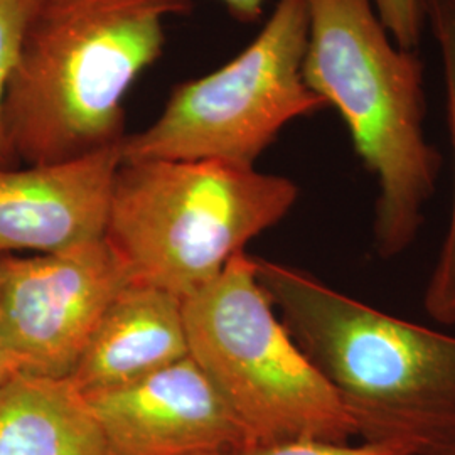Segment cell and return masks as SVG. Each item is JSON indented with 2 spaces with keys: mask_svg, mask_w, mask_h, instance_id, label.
I'll list each match as a JSON object with an SVG mask.
<instances>
[{
  "mask_svg": "<svg viewBox=\"0 0 455 455\" xmlns=\"http://www.w3.org/2000/svg\"><path fill=\"white\" fill-rule=\"evenodd\" d=\"M191 0H41L7 86L17 161L66 163L125 139L124 100L156 63L165 20Z\"/></svg>",
  "mask_w": 455,
  "mask_h": 455,
  "instance_id": "1",
  "label": "cell"
},
{
  "mask_svg": "<svg viewBox=\"0 0 455 455\" xmlns=\"http://www.w3.org/2000/svg\"><path fill=\"white\" fill-rule=\"evenodd\" d=\"M282 323L339 395L358 437L427 454L455 435V336L255 259Z\"/></svg>",
  "mask_w": 455,
  "mask_h": 455,
  "instance_id": "2",
  "label": "cell"
},
{
  "mask_svg": "<svg viewBox=\"0 0 455 455\" xmlns=\"http://www.w3.org/2000/svg\"><path fill=\"white\" fill-rule=\"evenodd\" d=\"M304 80L334 107L378 188L374 244L403 253L419 236L435 193L440 154L425 137L423 61L398 46L371 0H307Z\"/></svg>",
  "mask_w": 455,
  "mask_h": 455,
  "instance_id": "3",
  "label": "cell"
},
{
  "mask_svg": "<svg viewBox=\"0 0 455 455\" xmlns=\"http://www.w3.org/2000/svg\"><path fill=\"white\" fill-rule=\"evenodd\" d=\"M299 186L255 167L216 161L122 163L107 242L133 282L188 299L244 246L280 223Z\"/></svg>",
  "mask_w": 455,
  "mask_h": 455,
  "instance_id": "4",
  "label": "cell"
},
{
  "mask_svg": "<svg viewBox=\"0 0 455 455\" xmlns=\"http://www.w3.org/2000/svg\"><path fill=\"white\" fill-rule=\"evenodd\" d=\"M182 304L189 356L225 396L251 443L358 437L351 411L278 319L253 257L236 255Z\"/></svg>",
  "mask_w": 455,
  "mask_h": 455,
  "instance_id": "5",
  "label": "cell"
},
{
  "mask_svg": "<svg viewBox=\"0 0 455 455\" xmlns=\"http://www.w3.org/2000/svg\"><path fill=\"white\" fill-rule=\"evenodd\" d=\"M307 0H278L257 37L229 63L180 83L144 131L125 135L122 163L216 161L255 167L291 122L327 108L304 80Z\"/></svg>",
  "mask_w": 455,
  "mask_h": 455,
  "instance_id": "6",
  "label": "cell"
},
{
  "mask_svg": "<svg viewBox=\"0 0 455 455\" xmlns=\"http://www.w3.org/2000/svg\"><path fill=\"white\" fill-rule=\"evenodd\" d=\"M133 282L105 240L0 257V329L16 374L66 379L115 297Z\"/></svg>",
  "mask_w": 455,
  "mask_h": 455,
  "instance_id": "7",
  "label": "cell"
},
{
  "mask_svg": "<svg viewBox=\"0 0 455 455\" xmlns=\"http://www.w3.org/2000/svg\"><path fill=\"white\" fill-rule=\"evenodd\" d=\"M115 455L233 454L251 439L191 356L83 395Z\"/></svg>",
  "mask_w": 455,
  "mask_h": 455,
  "instance_id": "8",
  "label": "cell"
},
{
  "mask_svg": "<svg viewBox=\"0 0 455 455\" xmlns=\"http://www.w3.org/2000/svg\"><path fill=\"white\" fill-rule=\"evenodd\" d=\"M120 144L66 163L0 167V257L105 240Z\"/></svg>",
  "mask_w": 455,
  "mask_h": 455,
  "instance_id": "9",
  "label": "cell"
},
{
  "mask_svg": "<svg viewBox=\"0 0 455 455\" xmlns=\"http://www.w3.org/2000/svg\"><path fill=\"white\" fill-rule=\"evenodd\" d=\"M188 356L182 299L132 282L101 315L68 379L84 395L140 379Z\"/></svg>",
  "mask_w": 455,
  "mask_h": 455,
  "instance_id": "10",
  "label": "cell"
},
{
  "mask_svg": "<svg viewBox=\"0 0 455 455\" xmlns=\"http://www.w3.org/2000/svg\"><path fill=\"white\" fill-rule=\"evenodd\" d=\"M0 455H115L82 391L12 374L0 387Z\"/></svg>",
  "mask_w": 455,
  "mask_h": 455,
  "instance_id": "11",
  "label": "cell"
},
{
  "mask_svg": "<svg viewBox=\"0 0 455 455\" xmlns=\"http://www.w3.org/2000/svg\"><path fill=\"white\" fill-rule=\"evenodd\" d=\"M423 26L439 46L454 152V191L445 238L425 291V309L440 324H455V0H419Z\"/></svg>",
  "mask_w": 455,
  "mask_h": 455,
  "instance_id": "12",
  "label": "cell"
},
{
  "mask_svg": "<svg viewBox=\"0 0 455 455\" xmlns=\"http://www.w3.org/2000/svg\"><path fill=\"white\" fill-rule=\"evenodd\" d=\"M39 2L41 0H0V167H16V154L5 129L4 105L26 28Z\"/></svg>",
  "mask_w": 455,
  "mask_h": 455,
  "instance_id": "13",
  "label": "cell"
},
{
  "mask_svg": "<svg viewBox=\"0 0 455 455\" xmlns=\"http://www.w3.org/2000/svg\"><path fill=\"white\" fill-rule=\"evenodd\" d=\"M229 455H415L407 447L381 442L349 443L317 439H291L251 443Z\"/></svg>",
  "mask_w": 455,
  "mask_h": 455,
  "instance_id": "14",
  "label": "cell"
},
{
  "mask_svg": "<svg viewBox=\"0 0 455 455\" xmlns=\"http://www.w3.org/2000/svg\"><path fill=\"white\" fill-rule=\"evenodd\" d=\"M374 11L402 48L417 49L423 33V17L419 0H371Z\"/></svg>",
  "mask_w": 455,
  "mask_h": 455,
  "instance_id": "15",
  "label": "cell"
},
{
  "mask_svg": "<svg viewBox=\"0 0 455 455\" xmlns=\"http://www.w3.org/2000/svg\"><path fill=\"white\" fill-rule=\"evenodd\" d=\"M228 7V11L243 20V22H253L261 16L265 0H220Z\"/></svg>",
  "mask_w": 455,
  "mask_h": 455,
  "instance_id": "16",
  "label": "cell"
},
{
  "mask_svg": "<svg viewBox=\"0 0 455 455\" xmlns=\"http://www.w3.org/2000/svg\"><path fill=\"white\" fill-rule=\"evenodd\" d=\"M14 373V366H12V361L9 356V351H7V346L4 341V334H2V329H0V387L11 378Z\"/></svg>",
  "mask_w": 455,
  "mask_h": 455,
  "instance_id": "17",
  "label": "cell"
},
{
  "mask_svg": "<svg viewBox=\"0 0 455 455\" xmlns=\"http://www.w3.org/2000/svg\"><path fill=\"white\" fill-rule=\"evenodd\" d=\"M423 455H455V435L452 439L443 442L439 447H435Z\"/></svg>",
  "mask_w": 455,
  "mask_h": 455,
  "instance_id": "18",
  "label": "cell"
},
{
  "mask_svg": "<svg viewBox=\"0 0 455 455\" xmlns=\"http://www.w3.org/2000/svg\"><path fill=\"white\" fill-rule=\"evenodd\" d=\"M223 455H229V454H223Z\"/></svg>",
  "mask_w": 455,
  "mask_h": 455,
  "instance_id": "19",
  "label": "cell"
}]
</instances>
